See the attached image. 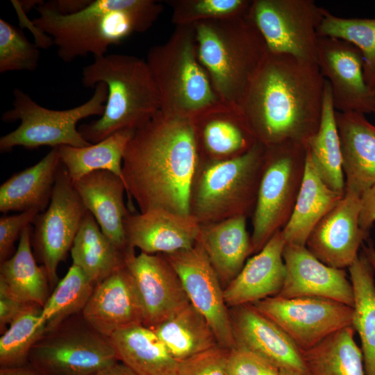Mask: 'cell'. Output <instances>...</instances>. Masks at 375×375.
Instances as JSON below:
<instances>
[{"mask_svg":"<svg viewBox=\"0 0 375 375\" xmlns=\"http://www.w3.org/2000/svg\"><path fill=\"white\" fill-rule=\"evenodd\" d=\"M317 63L328 82L335 111L374 112L375 97L364 76L360 51L344 40L318 37Z\"/></svg>","mask_w":375,"mask_h":375,"instance_id":"cell-16","label":"cell"},{"mask_svg":"<svg viewBox=\"0 0 375 375\" xmlns=\"http://www.w3.org/2000/svg\"><path fill=\"white\" fill-rule=\"evenodd\" d=\"M128 249L124 251L117 247L103 234L94 216L87 210L70 253L72 264L82 269L97 284L125 267Z\"/></svg>","mask_w":375,"mask_h":375,"instance_id":"cell-31","label":"cell"},{"mask_svg":"<svg viewBox=\"0 0 375 375\" xmlns=\"http://www.w3.org/2000/svg\"><path fill=\"white\" fill-rule=\"evenodd\" d=\"M92 96L83 103L67 110H51L39 105L19 88L13 90L12 108L4 112V122L20 121L19 126L0 138L1 153L8 152L15 147L38 149L42 146L56 148L62 145L84 147L91 144L82 136L77 128L83 119L101 116L107 100L108 88L99 83Z\"/></svg>","mask_w":375,"mask_h":375,"instance_id":"cell-8","label":"cell"},{"mask_svg":"<svg viewBox=\"0 0 375 375\" xmlns=\"http://www.w3.org/2000/svg\"><path fill=\"white\" fill-rule=\"evenodd\" d=\"M361 252L367 258L375 272V247L371 240H367V244H362Z\"/></svg>","mask_w":375,"mask_h":375,"instance_id":"cell-50","label":"cell"},{"mask_svg":"<svg viewBox=\"0 0 375 375\" xmlns=\"http://www.w3.org/2000/svg\"><path fill=\"white\" fill-rule=\"evenodd\" d=\"M118 361L109 338L81 313L46 331L28 356V364L42 375H92Z\"/></svg>","mask_w":375,"mask_h":375,"instance_id":"cell-10","label":"cell"},{"mask_svg":"<svg viewBox=\"0 0 375 375\" xmlns=\"http://www.w3.org/2000/svg\"><path fill=\"white\" fill-rule=\"evenodd\" d=\"M86 212L61 162L49 205L35 217L31 236L33 254L44 267L51 288L58 283V267L71 251Z\"/></svg>","mask_w":375,"mask_h":375,"instance_id":"cell-12","label":"cell"},{"mask_svg":"<svg viewBox=\"0 0 375 375\" xmlns=\"http://www.w3.org/2000/svg\"><path fill=\"white\" fill-rule=\"evenodd\" d=\"M95 285L82 269L72 264L42 307L40 323L46 324V331L81 313Z\"/></svg>","mask_w":375,"mask_h":375,"instance_id":"cell-37","label":"cell"},{"mask_svg":"<svg viewBox=\"0 0 375 375\" xmlns=\"http://www.w3.org/2000/svg\"><path fill=\"white\" fill-rule=\"evenodd\" d=\"M229 314L235 347L257 354L279 369L308 374L300 349L252 304L229 308Z\"/></svg>","mask_w":375,"mask_h":375,"instance_id":"cell-19","label":"cell"},{"mask_svg":"<svg viewBox=\"0 0 375 375\" xmlns=\"http://www.w3.org/2000/svg\"><path fill=\"white\" fill-rule=\"evenodd\" d=\"M353 291L352 326L358 334L366 375H375L374 271L361 252L348 267Z\"/></svg>","mask_w":375,"mask_h":375,"instance_id":"cell-33","label":"cell"},{"mask_svg":"<svg viewBox=\"0 0 375 375\" xmlns=\"http://www.w3.org/2000/svg\"><path fill=\"white\" fill-rule=\"evenodd\" d=\"M61 160L57 148L38 162L12 175L0 186V212H24L49 206Z\"/></svg>","mask_w":375,"mask_h":375,"instance_id":"cell-26","label":"cell"},{"mask_svg":"<svg viewBox=\"0 0 375 375\" xmlns=\"http://www.w3.org/2000/svg\"><path fill=\"white\" fill-rule=\"evenodd\" d=\"M192 122L199 155L204 151L212 160L241 155L257 142L241 114L227 106Z\"/></svg>","mask_w":375,"mask_h":375,"instance_id":"cell-28","label":"cell"},{"mask_svg":"<svg viewBox=\"0 0 375 375\" xmlns=\"http://www.w3.org/2000/svg\"><path fill=\"white\" fill-rule=\"evenodd\" d=\"M279 375H308L306 373L299 372L297 371L281 369L279 371Z\"/></svg>","mask_w":375,"mask_h":375,"instance_id":"cell-51","label":"cell"},{"mask_svg":"<svg viewBox=\"0 0 375 375\" xmlns=\"http://www.w3.org/2000/svg\"><path fill=\"white\" fill-rule=\"evenodd\" d=\"M352 326L301 351L308 375H366L363 354Z\"/></svg>","mask_w":375,"mask_h":375,"instance_id":"cell-35","label":"cell"},{"mask_svg":"<svg viewBox=\"0 0 375 375\" xmlns=\"http://www.w3.org/2000/svg\"><path fill=\"white\" fill-rule=\"evenodd\" d=\"M253 215L251 253L259 252L289 221L301 187L307 147L285 143L265 147Z\"/></svg>","mask_w":375,"mask_h":375,"instance_id":"cell-9","label":"cell"},{"mask_svg":"<svg viewBox=\"0 0 375 375\" xmlns=\"http://www.w3.org/2000/svg\"><path fill=\"white\" fill-rule=\"evenodd\" d=\"M318 37L344 40L357 47L364 60V76L367 85L375 86V18H344L326 9L317 28Z\"/></svg>","mask_w":375,"mask_h":375,"instance_id":"cell-39","label":"cell"},{"mask_svg":"<svg viewBox=\"0 0 375 375\" xmlns=\"http://www.w3.org/2000/svg\"><path fill=\"white\" fill-rule=\"evenodd\" d=\"M146 61L162 112L194 121L226 107L199 59L193 26H176L165 42L150 48Z\"/></svg>","mask_w":375,"mask_h":375,"instance_id":"cell-6","label":"cell"},{"mask_svg":"<svg viewBox=\"0 0 375 375\" xmlns=\"http://www.w3.org/2000/svg\"><path fill=\"white\" fill-rule=\"evenodd\" d=\"M343 196L322 181L307 152L297 201L289 221L281 230L285 244L306 246L313 228Z\"/></svg>","mask_w":375,"mask_h":375,"instance_id":"cell-27","label":"cell"},{"mask_svg":"<svg viewBox=\"0 0 375 375\" xmlns=\"http://www.w3.org/2000/svg\"><path fill=\"white\" fill-rule=\"evenodd\" d=\"M42 307L28 303L12 320L0 338V369H11L28 364L31 350L46 332L40 323Z\"/></svg>","mask_w":375,"mask_h":375,"instance_id":"cell-38","label":"cell"},{"mask_svg":"<svg viewBox=\"0 0 375 375\" xmlns=\"http://www.w3.org/2000/svg\"><path fill=\"white\" fill-rule=\"evenodd\" d=\"M127 244L148 254L169 253L192 247L201 224L192 215L154 210L128 213L124 222Z\"/></svg>","mask_w":375,"mask_h":375,"instance_id":"cell-21","label":"cell"},{"mask_svg":"<svg viewBox=\"0 0 375 375\" xmlns=\"http://www.w3.org/2000/svg\"><path fill=\"white\" fill-rule=\"evenodd\" d=\"M326 79L317 63L267 52L238 110L257 142L307 147L321 121Z\"/></svg>","mask_w":375,"mask_h":375,"instance_id":"cell-2","label":"cell"},{"mask_svg":"<svg viewBox=\"0 0 375 375\" xmlns=\"http://www.w3.org/2000/svg\"><path fill=\"white\" fill-rule=\"evenodd\" d=\"M228 349L217 345L178 362L176 375H227Z\"/></svg>","mask_w":375,"mask_h":375,"instance_id":"cell-42","label":"cell"},{"mask_svg":"<svg viewBox=\"0 0 375 375\" xmlns=\"http://www.w3.org/2000/svg\"><path fill=\"white\" fill-rule=\"evenodd\" d=\"M39 48L22 30L0 19V73L36 70L40 57Z\"/></svg>","mask_w":375,"mask_h":375,"instance_id":"cell-41","label":"cell"},{"mask_svg":"<svg viewBox=\"0 0 375 375\" xmlns=\"http://www.w3.org/2000/svg\"><path fill=\"white\" fill-rule=\"evenodd\" d=\"M224 289L239 274L251 253L246 216L201 224L197 238Z\"/></svg>","mask_w":375,"mask_h":375,"instance_id":"cell-25","label":"cell"},{"mask_svg":"<svg viewBox=\"0 0 375 375\" xmlns=\"http://www.w3.org/2000/svg\"><path fill=\"white\" fill-rule=\"evenodd\" d=\"M265 151L257 142L241 155L205 167L191 195V215L200 224L247 215L256 204Z\"/></svg>","mask_w":375,"mask_h":375,"instance_id":"cell-7","label":"cell"},{"mask_svg":"<svg viewBox=\"0 0 375 375\" xmlns=\"http://www.w3.org/2000/svg\"><path fill=\"white\" fill-rule=\"evenodd\" d=\"M73 185L103 234L126 251L129 247L124 222L128 212L124 201L126 190L123 180L109 171L99 170L83 176Z\"/></svg>","mask_w":375,"mask_h":375,"instance_id":"cell-24","label":"cell"},{"mask_svg":"<svg viewBox=\"0 0 375 375\" xmlns=\"http://www.w3.org/2000/svg\"><path fill=\"white\" fill-rule=\"evenodd\" d=\"M125 266L138 296L144 326L153 329L190 303L178 275L163 253L135 255L134 249L128 247Z\"/></svg>","mask_w":375,"mask_h":375,"instance_id":"cell-15","label":"cell"},{"mask_svg":"<svg viewBox=\"0 0 375 375\" xmlns=\"http://www.w3.org/2000/svg\"><path fill=\"white\" fill-rule=\"evenodd\" d=\"M119 360L136 375H176L178 361L154 331L143 324L118 331L108 338Z\"/></svg>","mask_w":375,"mask_h":375,"instance_id":"cell-29","label":"cell"},{"mask_svg":"<svg viewBox=\"0 0 375 375\" xmlns=\"http://www.w3.org/2000/svg\"><path fill=\"white\" fill-rule=\"evenodd\" d=\"M91 0H57L46 2L55 11L62 15L76 13L85 8Z\"/></svg>","mask_w":375,"mask_h":375,"instance_id":"cell-47","label":"cell"},{"mask_svg":"<svg viewBox=\"0 0 375 375\" xmlns=\"http://www.w3.org/2000/svg\"><path fill=\"white\" fill-rule=\"evenodd\" d=\"M0 375H42L29 364L17 368L0 369Z\"/></svg>","mask_w":375,"mask_h":375,"instance_id":"cell-49","label":"cell"},{"mask_svg":"<svg viewBox=\"0 0 375 375\" xmlns=\"http://www.w3.org/2000/svg\"><path fill=\"white\" fill-rule=\"evenodd\" d=\"M81 314L94 329L106 338L142 324L140 301L126 266L95 285Z\"/></svg>","mask_w":375,"mask_h":375,"instance_id":"cell-20","label":"cell"},{"mask_svg":"<svg viewBox=\"0 0 375 375\" xmlns=\"http://www.w3.org/2000/svg\"><path fill=\"white\" fill-rule=\"evenodd\" d=\"M31 22L49 35L58 57L70 62L78 57L107 54L110 45L119 44L135 33H143L163 10L155 0H91L81 10L62 15L42 1Z\"/></svg>","mask_w":375,"mask_h":375,"instance_id":"cell-3","label":"cell"},{"mask_svg":"<svg viewBox=\"0 0 375 375\" xmlns=\"http://www.w3.org/2000/svg\"><path fill=\"white\" fill-rule=\"evenodd\" d=\"M280 369L263 358L235 347L229 351L227 375H279Z\"/></svg>","mask_w":375,"mask_h":375,"instance_id":"cell-43","label":"cell"},{"mask_svg":"<svg viewBox=\"0 0 375 375\" xmlns=\"http://www.w3.org/2000/svg\"><path fill=\"white\" fill-rule=\"evenodd\" d=\"M291 338L301 351L352 326L353 308L321 297H267L251 303Z\"/></svg>","mask_w":375,"mask_h":375,"instance_id":"cell-13","label":"cell"},{"mask_svg":"<svg viewBox=\"0 0 375 375\" xmlns=\"http://www.w3.org/2000/svg\"><path fill=\"white\" fill-rule=\"evenodd\" d=\"M324 10L312 0H253L247 15L269 52L317 63V31Z\"/></svg>","mask_w":375,"mask_h":375,"instance_id":"cell-11","label":"cell"},{"mask_svg":"<svg viewBox=\"0 0 375 375\" xmlns=\"http://www.w3.org/2000/svg\"><path fill=\"white\" fill-rule=\"evenodd\" d=\"M307 152L317 174L326 185L333 191L344 194L345 181L340 140L331 88L327 81L321 121L316 133L308 143Z\"/></svg>","mask_w":375,"mask_h":375,"instance_id":"cell-34","label":"cell"},{"mask_svg":"<svg viewBox=\"0 0 375 375\" xmlns=\"http://www.w3.org/2000/svg\"><path fill=\"white\" fill-rule=\"evenodd\" d=\"M28 303H24L15 297L5 284L0 281V331L3 333L12 320Z\"/></svg>","mask_w":375,"mask_h":375,"instance_id":"cell-45","label":"cell"},{"mask_svg":"<svg viewBox=\"0 0 375 375\" xmlns=\"http://www.w3.org/2000/svg\"><path fill=\"white\" fill-rule=\"evenodd\" d=\"M200 155L190 119L160 110L135 130L123 158L128 199L140 212L167 210L191 215V195Z\"/></svg>","mask_w":375,"mask_h":375,"instance_id":"cell-1","label":"cell"},{"mask_svg":"<svg viewBox=\"0 0 375 375\" xmlns=\"http://www.w3.org/2000/svg\"><path fill=\"white\" fill-rule=\"evenodd\" d=\"M285 245L282 231H278L245 262L236 277L224 289L228 308L251 304L280 292L286 275L283 257Z\"/></svg>","mask_w":375,"mask_h":375,"instance_id":"cell-22","label":"cell"},{"mask_svg":"<svg viewBox=\"0 0 375 375\" xmlns=\"http://www.w3.org/2000/svg\"><path fill=\"white\" fill-rule=\"evenodd\" d=\"M153 330L178 362L219 345L208 320L190 303Z\"/></svg>","mask_w":375,"mask_h":375,"instance_id":"cell-32","label":"cell"},{"mask_svg":"<svg viewBox=\"0 0 375 375\" xmlns=\"http://www.w3.org/2000/svg\"><path fill=\"white\" fill-rule=\"evenodd\" d=\"M373 92H374V97H375V86H374V88H373ZM374 113L375 114V110H374Z\"/></svg>","mask_w":375,"mask_h":375,"instance_id":"cell-52","label":"cell"},{"mask_svg":"<svg viewBox=\"0 0 375 375\" xmlns=\"http://www.w3.org/2000/svg\"><path fill=\"white\" fill-rule=\"evenodd\" d=\"M178 275L192 304L208 320L219 346L235 347L224 288L206 252L197 242L191 248L163 253Z\"/></svg>","mask_w":375,"mask_h":375,"instance_id":"cell-14","label":"cell"},{"mask_svg":"<svg viewBox=\"0 0 375 375\" xmlns=\"http://www.w3.org/2000/svg\"><path fill=\"white\" fill-rule=\"evenodd\" d=\"M40 212L30 210L17 215H6L0 218V262L11 257L14 244L24 229L33 224Z\"/></svg>","mask_w":375,"mask_h":375,"instance_id":"cell-44","label":"cell"},{"mask_svg":"<svg viewBox=\"0 0 375 375\" xmlns=\"http://www.w3.org/2000/svg\"><path fill=\"white\" fill-rule=\"evenodd\" d=\"M248 12V11H247ZM199 59L219 100L238 108L268 50L247 13L193 25Z\"/></svg>","mask_w":375,"mask_h":375,"instance_id":"cell-5","label":"cell"},{"mask_svg":"<svg viewBox=\"0 0 375 375\" xmlns=\"http://www.w3.org/2000/svg\"><path fill=\"white\" fill-rule=\"evenodd\" d=\"M283 257L286 275L277 297H321L353 307V287L344 269L324 264L306 246L285 244Z\"/></svg>","mask_w":375,"mask_h":375,"instance_id":"cell-18","label":"cell"},{"mask_svg":"<svg viewBox=\"0 0 375 375\" xmlns=\"http://www.w3.org/2000/svg\"><path fill=\"white\" fill-rule=\"evenodd\" d=\"M360 196L345 191L310 233L306 244L308 251L329 267L348 268L369 237L360 225Z\"/></svg>","mask_w":375,"mask_h":375,"instance_id":"cell-17","label":"cell"},{"mask_svg":"<svg viewBox=\"0 0 375 375\" xmlns=\"http://www.w3.org/2000/svg\"><path fill=\"white\" fill-rule=\"evenodd\" d=\"M134 131L133 129L119 131L97 143L84 147L67 145L56 147L72 183L99 170L109 171L124 181V155Z\"/></svg>","mask_w":375,"mask_h":375,"instance_id":"cell-36","label":"cell"},{"mask_svg":"<svg viewBox=\"0 0 375 375\" xmlns=\"http://www.w3.org/2000/svg\"><path fill=\"white\" fill-rule=\"evenodd\" d=\"M360 201V225L363 231L369 234L375 223V185L361 195Z\"/></svg>","mask_w":375,"mask_h":375,"instance_id":"cell-46","label":"cell"},{"mask_svg":"<svg viewBox=\"0 0 375 375\" xmlns=\"http://www.w3.org/2000/svg\"><path fill=\"white\" fill-rule=\"evenodd\" d=\"M172 10V22L178 26H193L197 23L244 15L251 5L250 0H168Z\"/></svg>","mask_w":375,"mask_h":375,"instance_id":"cell-40","label":"cell"},{"mask_svg":"<svg viewBox=\"0 0 375 375\" xmlns=\"http://www.w3.org/2000/svg\"><path fill=\"white\" fill-rule=\"evenodd\" d=\"M92 375H136L129 367L120 361L108 365Z\"/></svg>","mask_w":375,"mask_h":375,"instance_id":"cell-48","label":"cell"},{"mask_svg":"<svg viewBox=\"0 0 375 375\" xmlns=\"http://www.w3.org/2000/svg\"><path fill=\"white\" fill-rule=\"evenodd\" d=\"M345 191L361 195L375 185V125L365 115L335 111Z\"/></svg>","mask_w":375,"mask_h":375,"instance_id":"cell-23","label":"cell"},{"mask_svg":"<svg viewBox=\"0 0 375 375\" xmlns=\"http://www.w3.org/2000/svg\"><path fill=\"white\" fill-rule=\"evenodd\" d=\"M32 232L31 225L26 227L15 253L1 262L0 281L19 301L42 307L49 297L50 285L44 267L38 265L32 251Z\"/></svg>","mask_w":375,"mask_h":375,"instance_id":"cell-30","label":"cell"},{"mask_svg":"<svg viewBox=\"0 0 375 375\" xmlns=\"http://www.w3.org/2000/svg\"><path fill=\"white\" fill-rule=\"evenodd\" d=\"M81 82L86 88L103 83L108 88L102 115L78 127L90 144L119 131L135 130L161 110L160 94L150 69L147 61L138 57L110 53L94 58L83 67Z\"/></svg>","mask_w":375,"mask_h":375,"instance_id":"cell-4","label":"cell"}]
</instances>
